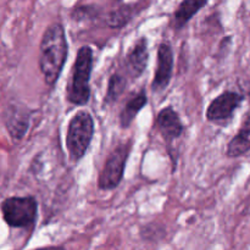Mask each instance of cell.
<instances>
[{"mask_svg":"<svg viewBox=\"0 0 250 250\" xmlns=\"http://www.w3.org/2000/svg\"><path fill=\"white\" fill-rule=\"evenodd\" d=\"M68 55L65 28L55 22L46 27L39 46V70L48 87L54 88L60 78Z\"/></svg>","mask_w":250,"mask_h":250,"instance_id":"obj_1","label":"cell"},{"mask_svg":"<svg viewBox=\"0 0 250 250\" xmlns=\"http://www.w3.org/2000/svg\"><path fill=\"white\" fill-rule=\"evenodd\" d=\"M93 58L94 53L89 45H83L78 49L71 71V80L66 88V99L70 104L83 106L89 103Z\"/></svg>","mask_w":250,"mask_h":250,"instance_id":"obj_2","label":"cell"},{"mask_svg":"<svg viewBox=\"0 0 250 250\" xmlns=\"http://www.w3.org/2000/svg\"><path fill=\"white\" fill-rule=\"evenodd\" d=\"M94 120L88 111H78L73 115L67 126L66 149L72 163L84 158L94 137Z\"/></svg>","mask_w":250,"mask_h":250,"instance_id":"obj_3","label":"cell"},{"mask_svg":"<svg viewBox=\"0 0 250 250\" xmlns=\"http://www.w3.org/2000/svg\"><path fill=\"white\" fill-rule=\"evenodd\" d=\"M4 221L12 229H29L38 216V202L32 195L10 197L1 203Z\"/></svg>","mask_w":250,"mask_h":250,"instance_id":"obj_4","label":"cell"},{"mask_svg":"<svg viewBox=\"0 0 250 250\" xmlns=\"http://www.w3.org/2000/svg\"><path fill=\"white\" fill-rule=\"evenodd\" d=\"M131 148V142L121 143L109 154L98 178V187L100 190H112L119 187L124 178Z\"/></svg>","mask_w":250,"mask_h":250,"instance_id":"obj_5","label":"cell"},{"mask_svg":"<svg viewBox=\"0 0 250 250\" xmlns=\"http://www.w3.org/2000/svg\"><path fill=\"white\" fill-rule=\"evenodd\" d=\"M244 95L241 93L226 90L215 98L207 109V120L214 124H225L233 117L234 111L241 106Z\"/></svg>","mask_w":250,"mask_h":250,"instance_id":"obj_6","label":"cell"},{"mask_svg":"<svg viewBox=\"0 0 250 250\" xmlns=\"http://www.w3.org/2000/svg\"><path fill=\"white\" fill-rule=\"evenodd\" d=\"M173 71V51L168 42H163L158 48L156 70L154 75L151 89L154 92H163L166 89L172 77Z\"/></svg>","mask_w":250,"mask_h":250,"instance_id":"obj_7","label":"cell"},{"mask_svg":"<svg viewBox=\"0 0 250 250\" xmlns=\"http://www.w3.org/2000/svg\"><path fill=\"white\" fill-rule=\"evenodd\" d=\"M4 121L11 138L19 142L23 139L28 131L29 122H31V111L21 104H11L5 110Z\"/></svg>","mask_w":250,"mask_h":250,"instance_id":"obj_8","label":"cell"},{"mask_svg":"<svg viewBox=\"0 0 250 250\" xmlns=\"http://www.w3.org/2000/svg\"><path fill=\"white\" fill-rule=\"evenodd\" d=\"M156 127L167 143L180 138L185 131L182 121L172 106H166L159 111L156 115Z\"/></svg>","mask_w":250,"mask_h":250,"instance_id":"obj_9","label":"cell"},{"mask_svg":"<svg viewBox=\"0 0 250 250\" xmlns=\"http://www.w3.org/2000/svg\"><path fill=\"white\" fill-rule=\"evenodd\" d=\"M149 61V51H148V39L146 37H141L138 41L134 43L133 48L129 50L127 56V62L132 73L136 77H139L146 70Z\"/></svg>","mask_w":250,"mask_h":250,"instance_id":"obj_10","label":"cell"},{"mask_svg":"<svg viewBox=\"0 0 250 250\" xmlns=\"http://www.w3.org/2000/svg\"><path fill=\"white\" fill-rule=\"evenodd\" d=\"M208 0H183L173 14V27L181 29L207 5Z\"/></svg>","mask_w":250,"mask_h":250,"instance_id":"obj_11","label":"cell"},{"mask_svg":"<svg viewBox=\"0 0 250 250\" xmlns=\"http://www.w3.org/2000/svg\"><path fill=\"white\" fill-rule=\"evenodd\" d=\"M146 103H148V97H146V93L144 90L137 93L127 100L126 105L120 114V125H121L122 128H127V127L131 126L133 120L136 119L139 111L143 110Z\"/></svg>","mask_w":250,"mask_h":250,"instance_id":"obj_12","label":"cell"},{"mask_svg":"<svg viewBox=\"0 0 250 250\" xmlns=\"http://www.w3.org/2000/svg\"><path fill=\"white\" fill-rule=\"evenodd\" d=\"M250 150V119L244 122L238 133L231 139L227 146V156L238 158Z\"/></svg>","mask_w":250,"mask_h":250,"instance_id":"obj_13","label":"cell"},{"mask_svg":"<svg viewBox=\"0 0 250 250\" xmlns=\"http://www.w3.org/2000/svg\"><path fill=\"white\" fill-rule=\"evenodd\" d=\"M137 14L136 5H122L119 9L110 12L106 17V24L110 28H122L133 20Z\"/></svg>","mask_w":250,"mask_h":250,"instance_id":"obj_14","label":"cell"},{"mask_svg":"<svg viewBox=\"0 0 250 250\" xmlns=\"http://www.w3.org/2000/svg\"><path fill=\"white\" fill-rule=\"evenodd\" d=\"M127 87V81L120 73H114L111 77L109 78V83H107V90L106 95L104 98L105 105H112L122 94H124L125 89Z\"/></svg>","mask_w":250,"mask_h":250,"instance_id":"obj_15","label":"cell"},{"mask_svg":"<svg viewBox=\"0 0 250 250\" xmlns=\"http://www.w3.org/2000/svg\"><path fill=\"white\" fill-rule=\"evenodd\" d=\"M165 229L159 224H149L142 227L141 237L146 242H155L156 239H163Z\"/></svg>","mask_w":250,"mask_h":250,"instance_id":"obj_16","label":"cell"},{"mask_svg":"<svg viewBox=\"0 0 250 250\" xmlns=\"http://www.w3.org/2000/svg\"><path fill=\"white\" fill-rule=\"evenodd\" d=\"M95 16H98V10L93 5L78 6L72 11V19L75 21H84V20L94 19Z\"/></svg>","mask_w":250,"mask_h":250,"instance_id":"obj_17","label":"cell"},{"mask_svg":"<svg viewBox=\"0 0 250 250\" xmlns=\"http://www.w3.org/2000/svg\"><path fill=\"white\" fill-rule=\"evenodd\" d=\"M115 1H122V0H115Z\"/></svg>","mask_w":250,"mask_h":250,"instance_id":"obj_18","label":"cell"},{"mask_svg":"<svg viewBox=\"0 0 250 250\" xmlns=\"http://www.w3.org/2000/svg\"><path fill=\"white\" fill-rule=\"evenodd\" d=\"M249 100H250V90H249Z\"/></svg>","mask_w":250,"mask_h":250,"instance_id":"obj_19","label":"cell"}]
</instances>
